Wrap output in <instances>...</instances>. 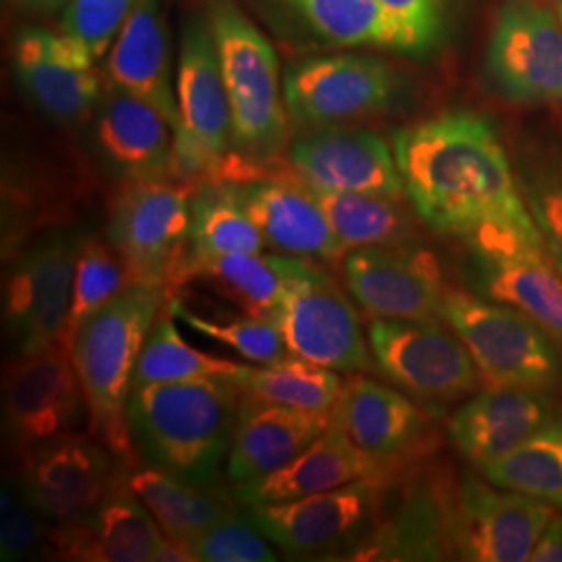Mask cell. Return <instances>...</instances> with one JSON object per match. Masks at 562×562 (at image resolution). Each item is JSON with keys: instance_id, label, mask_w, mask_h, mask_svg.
<instances>
[{"instance_id": "6da1fadb", "label": "cell", "mask_w": 562, "mask_h": 562, "mask_svg": "<svg viewBox=\"0 0 562 562\" xmlns=\"http://www.w3.org/2000/svg\"><path fill=\"white\" fill-rule=\"evenodd\" d=\"M394 157L419 220L467 252L542 241L501 138L482 115L454 111L398 130Z\"/></svg>"}, {"instance_id": "7a4b0ae2", "label": "cell", "mask_w": 562, "mask_h": 562, "mask_svg": "<svg viewBox=\"0 0 562 562\" xmlns=\"http://www.w3.org/2000/svg\"><path fill=\"white\" fill-rule=\"evenodd\" d=\"M240 401V385L225 375L136 387L127 401L134 450L142 462L213 487L229 459Z\"/></svg>"}, {"instance_id": "3957f363", "label": "cell", "mask_w": 562, "mask_h": 562, "mask_svg": "<svg viewBox=\"0 0 562 562\" xmlns=\"http://www.w3.org/2000/svg\"><path fill=\"white\" fill-rule=\"evenodd\" d=\"M165 302V285L132 281L81 323L69 350L86 401L90 434L127 467L136 462L127 427V401L142 346Z\"/></svg>"}, {"instance_id": "277c9868", "label": "cell", "mask_w": 562, "mask_h": 562, "mask_svg": "<svg viewBox=\"0 0 562 562\" xmlns=\"http://www.w3.org/2000/svg\"><path fill=\"white\" fill-rule=\"evenodd\" d=\"M278 257L281 292L273 319L290 355L334 371L364 373L373 352L362 334L361 317L338 280L322 262Z\"/></svg>"}, {"instance_id": "5b68a950", "label": "cell", "mask_w": 562, "mask_h": 562, "mask_svg": "<svg viewBox=\"0 0 562 562\" xmlns=\"http://www.w3.org/2000/svg\"><path fill=\"white\" fill-rule=\"evenodd\" d=\"M211 32L229 97L232 140L240 157L271 159L288 130L276 50L229 2L215 4Z\"/></svg>"}, {"instance_id": "8992f818", "label": "cell", "mask_w": 562, "mask_h": 562, "mask_svg": "<svg viewBox=\"0 0 562 562\" xmlns=\"http://www.w3.org/2000/svg\"><path fill=\"white\" fill-rule=\"evenodd\" d=\"M442 319L469 348L485 385L552 390L561 382V346L521 311L480 294L448 290Z\"/></svg>"}, {"instance_id": "52a82bcc", "label": "cell", "mask_w": 562, "mask_h": 562, "mask_svg": "<svg viewBox=\"0 0 562 562\" xmlns=\"http://www.w3.org/2000/svg\"><path fill=\"white\" fill-rule=\"evenodd\" d=\"M180 125L173 132V173L183 180H223L232 109L213 32L194 21L181 36L178 59Z\"/></svg>"}, {"instance_id": "ba28073f", "label": "cell", "mask_w": 562, "mask_h": 562, "mask_svg": "<svg viewBox=\"0 0 562 562\" xmlns=\"http://www.w3.org/2000/svg\"><path fill=\"white\" fill-rule=\"evenodd\" d=\"M192 234V190L186 183L132 180L111 209L106 240L132 281L169 290Z\"/></svg>"}, {"instance_id": "9c48e42d", "label": "cell", "mask_w": 562, "mask_h": 562, "mask_svg": "<svg viewBox=\"0 0 562 562\" xmlns=\"http://www.w3.org/2000/svg\"><path fill=\"white\" fill-rule=\"evenodd\" d=\"M367 338L383 375L423 404H450L485 385L469 348L438 322L371 319Z\"/></svg>"}, {"instance_id": "30bf717a", "label": "cell", "mask_w": 562, "mask_h": 562, "mask_svg": "<svg viewBox=\"0 0 562 562\" xmlns=\"http://www.w3.org/2000/svg\"><path fill=\"white\" fill-rule=\"evenodd\" d=\"M80 241L74 234L53 232L13 255L2 317L15 355L63 348Z\"/></svg>"}, {"instance_id": "8fae6325", "label": "cell", "mask_w": 562, "mask_h": 562, "mask_svg": "<svg viewBox=\"0 0 562 562\" xmlns=\"http://www.w3.org/2000/svg\"><path fill=\"white\" fill-rule=\"evenodd\" d=\"M86 413L71 355L53 346L15 355L2 378V422L11 452L25 459L36 446L76 434Z\"/></svg>"}, {"instance_id": "7c38bea8", "label": "cell", "mask_w": 562, "mask_h": 562, "mask_svg": "<svg viewBox=\"0 0 562 562\" xmlns=\"http://www.w3.org/2000/svg\"><path fill=\"white\" fill-rule=\"evenodd\" d=\"M557 508L538 498L504 490L482 473H464L452 485L450 546L471 562L529 561Z\"/></svg>"}, {"instance_id": "4fadbf2b", "label": "cell", "mask_w": 562, "mask_h": 562, "mask_svg": "<svg viewBox=\"0 0 562 562\" xmlns=\"http://www.w3.org/2000/svg\"><path fill=\"white\" fill-rule=\"evenodd\" d=\"M392 477H369L285 503L250 504L246 515L281 552L299 559L359 542L382 510Z\"/></svg>"}, {"instance_id": "5bb4252c", "label": "cell", "mask_w": 562, "mask_h": 562, "mask_svg": "<svg viewBox=\"0 0 562 562\" xmlns=\"http://www.w3.org/2000/svg\"><path fill=\"white\" fill-rule=\"evenodd\" d=\"M94 436H60L21 459V490L50 525L86 522L127 469Z\"/></svg>"}, {"instance_id": "9a60e30c", "label": "cell", "mask_w": 562, "mask_h": 562, "mask_svg": "<svg viewBox=\"0 0 562 562\" xmlns=\"http://www.w3.org/2000/svg\"><path fill=\"white\" fill-rule=\"evenodd\" d=\"M396 92V78L369 55H329L292 65L283 76L288 117L304 130L341 125L380 113Z\"/></svg>"}, {"instance_id": "2e32d148", "label": "cell", "mask_w": 562, "mask_h": 562, "mask_svg": "<svg viewBox=\"0 0 562 562\" xmlns=\"http://www.w3.org/2000/svg\"><path fill=\"white\" fill-rule=\"evenodd\" d=\"M485 67L508 101L562 104V23L533 0H506Z\"/></svg>"}, {"instance_id": "e0dca14e", "label": "cell", "mask_w": 562, "mask_h": 562, "mask_svg": "<svg viewBox=\"0 0 562 562\" xmlns=\"http://www.w3.org/2000/svg\"><path fill=\"white\" fill-rule=\"evenodd\" d=\"M352 299L371 319H442L446 288L438 259L413 244L362 246L341 259Z\"/></svg>"}, {"instance_id": "ac0fdd59", "label": "cell", "mask_w": 562, "mask_h": 562, "mask_svg": "<svg viewBox=\"0 0 562 562\" xmlns=\"http://www.w3.org/2000/svg\"><path fill=\"white\" fill-rule=\"evenodd\" d=\"M331 423L390 473L422 459L436 443L434 423L422 406L359 373L341 383Z\"/></svg>"}, {"instance_id": "d6986e66", "label": "cell", "mask_w": 562, "mask_h": 562, "mask_svg": "<svg viewBox=\"0 0 562 562\" xmlns=\"http://www.w3.org/2000/svg\"><path fill=\"white\" fill-rule=\"evenodd\" d=\"M288 159L306 186L401 201L406 196L394 150L380 134L341 125L317 127L290 144Z\"/></svg>"}, {"instance_id": "ffe728a7", "label": "cell", "mask_w": 562, "mask_h": 562, "mask_svg": "<svg viewBox=\"0 0 562 562\" xmlns=\"http://www.w3.org/2000/svg\"><path fill=\"white\" fill-rule=\"evenodd\" d=\"M94 57L81 42L48 30H23L15 42V69L30 99L59 123H76L101 101Z\"/></svg>"}, {"instance_id": "44dd1931", "label": "cell", "mask_w": 562, "mask_h": 562, "mask_svg": "<svg viewBox=\"0 0 562 562\" xmlns=\"http://www.w3.org/2000/svg\"><path fill=\"white\" fill-rule=\"evenodd\" d=\"M244 209L261 229L267 246L283 257L338 262L346 248L336 236L311 186L301 178L234 181Z\"/></svg>"}, {"instance_id": "7402d4cb", "label": "cell", "mask_w": 562, "mask_h": 562, "mask_svg": "<svg viewBox=\"0 0 562 562\" xmlns=\"http://www.w3.org/2000/svg\"><path fill=\"white\" fill-rule=\"evenodd\" d=\"M557 417L550 390L485 385L454 411L448 434L464 459L480 467L508 454Z\"/></svg>"}, {"instance_id": "603a6c76", "label": "cell", "mask_w": 562, "mask_h": 562, "mask_svg": "<svg viewBox=\"0 0 562 562\" xmlns=\"http://www.w3.org/2000/svg\"><path fill=\"white\" fill-rule=\"evenodd\" d=\"M467 280L475 294L508 304L542 325L562 348V273L543 241L467 252Z\"/></svg>"}, {"instance_id": "cb8c5ba5", "label": "cell", "mask_w": 562, "mask_h": 562, "mask_svg": "<svg viewBox=\"0 0 562 562\" xmlns=\"http://www.w3.org/2000/svg\"><path fill=\"white\" fill-rule=\"evenodd\" d=\"M167 540L161 525L123 477L80 525H53L48 548L65 561L150 562Z\"/></svg>"}, {"instance_id": "d4e9b609", "label": "cell", "mask_w": 562, "mask_h": 562, "mask_svg": "<svg viewBox=\"0 0 562 562\" xmlns=\"http://www.w3.org/2000/svg\"><path fill=\"white\" fill-rule=\"evenodd\" d=\"M369 477H392V473L369 459L331 423L315 442L278 471L250 482L234 483L229 496L244 506L285 503Z\"/></svg>"}, {"instance_id": "484cf974", "label": "cell", "mask_w": 562, "mask_h": 562, "mask_svg": "<svg viewBox=\"0 0 562 562\" xmlns=\"http://www.w3.org/2000/svg\"><path fill=\"white\" fill-rule=\"evenodd\" d=\"M452 485L436 477L408 483L390 519L350 548L348 561H442L450 546Z\"/></svg>"}, {"instance_id": "4316f807", "label": "cell", "mask_w": 562, "mask_h": 562, "mask_svg": "<svg viewBox=\"0 0 562 562\" xmlns=\"http://www.w3.org/2000/svg\"><path fill=\"white\" fill-rule=\"evenodd\" d=\"M331 425V413H306L241 394L227 480L250 482L278 471Z\"/></svg>"}, {"instance_id": "83f0119b", "label": "cell", "mask_w": 562, "mask_h": 562, "mask_svg": "<svg viewBox=\"0 0 562 562\" xmlns=\"http://www.w3.org/2000/svg\"><path fill=\"white\" fill-rule=\"evenodd\" d=\"M106 76L111 86L155 104L173 132L180 125L178 90L161 18V0H136L132 13L109 48Z\"/></svg>"}, {"instance_id": "f1b7e54d", "label": "cell", "mask_w": 562, "mask_h": 562, "mask_svg": "<svg viewBox=\"0 0 562 562\" xmlns=\"http://www.w3.org/2000/svg\"><path fill=\"white\" fill-rule=\"evenodd\" d=\"M102 153L127 180L173 173V127L161 111L140 97L111 86L97 115Z\"/></svg>"}, {"instance_id": "f546056e", "label": "cell", "mask_w": 562, "mask_h": 562, "mask_svg": "<svg viewBox=\"0 0 562 562\" xmlns=\"http://www.w3.org/2000/svg\"><path fill=\"white\" fill-rule=\"evenodd\" d=\"M125 480L161 525L162 533L186 548L238 504L215 487L186 482L148 462L127 467Z\"/></svg>"}, {"instance_id": "4dcf8cb0", "label": "cell", "mask_w": 562, "mask_h": 562, "mask_svg": "<svg viewBox=\"0 0 562 562\" xmlns=\"http://www.w3.org/2000/svg\"><path fill=\"white\" fill-rule=\"evenodd\" d=\"M267 241L250 220L234 181L213 180L192 194V234L186 257L211 259L232 252H265Z\"/></svg>"}, {"instance_id": "1f68e13d", "label": "cell", "mask_w": 562, "mask_h": 562, "mask_svg": "<svg viewBox=\"0 0 562 562\" xmlns=\"http://www.w3.org/2000/svg\"><path fill=\"white\" fill-rule=\"evenodd\" d=\"M190 280L213 283L225 299L257 317H271L280 301L281 271L276 255L232 252L211 259L183 257L169 288Z\"/></svg>"}, {"instance_id": "d6a6232c", "label": "cell", "mask_w": 562, "mask_h": 562, "mask_svg": "<svg viewBox=\"0 0 562 562\" xmlns=\"http://www.w3.org/2000/svg\"><path fill=\"white\" fill-rule=\"evenodd\" d=\"M236 382L244 396L306 413H331L344 383L334 369L294 355L259 367L246 364Z\"/></svg>"}, {"instance_id": "836d02e7", "label": "cell", "mask_w": 562, "mask_h": 562, "mask_svg": "<svg viewBox=\"0 0 562 562\" xmlns=\"http://www.w3.org/2000/svg\"><path fill=\"white\" fill-rule=\"evenodd\" d=\"M346 250L362 246H406L417 227L396 199L313 190Z\"/></svg>"}, {"instance_id": "e575fe53", "label": "cell", "mask_w": 562, "mask_h": 562, "mask_svg": "<svg viewBox=\"0 0 562 562\" xmlns=\"http://www.w3.org/2000/svg\"><path fill=\"white\" fill-rule=\"evenodd\" d=\"M492 485L562 510V419L557 417L496 461L475 467Z\"/></svg>"}, {"instance_id": "d590c367", "label": "cell", "mask_w": 562, "mask_h": 562, "mask_svg": "<svg viewBox=\"0 0 562 562\" xmlns=\"http://www.w3.org/2000/svg\"><path fill=\"white\" fill-rule=\"evenodd\" d=\"M173 315L165 308L153 323L146 341L142 346L140 359L136 364L132 390L146 387L155 383L188 382L199 378H238L246 364L225 361L196 350L181 338Z\"/></svg>"}, {"instance_id": "8d00e7d4", "label": "cell", "mask_w": 562, "mask_h": 562, "mask_svg": "<svg viewBox=\"0 0 562 562\" xmlns=\"http://www.w3.org/2000/svg\"><path fill=\"white\" fill-rule=\"evenodd\" d=\"M323 38L336 44L392 46L417 50L411 32L383 9L380 0H296Z\"/></svg>"}, {"instance_id": "74e56055", "label": "cell", "mask_w": 562, "mask_h": 562, "mask_svg": "<svg viewBox=\"0 0 562 562\" xmlns=\"http://www.w3.org/2000/svg\"><path fill=\"white\" fill-rule=\"evenodd\" d=\"M132 278L111 241L83 238L78 250L63 348L69 352L81 323L113 301Z\"/></svg>"}, {"instance_id": "f35d334b", "label": "cell", "mask_w": 562, "mask_h": 562, "mask_svg": "<svg viewBox=\"0 0 562 562\" xmlns=\"http://www.w3.org/2000/svg\"><path fill=\"white\" fill-rule=\"evenodd\" d=\"M165 308L196 334L225 344L248 361L259 364L278 361L288 352L280 325L273 317H257L246 313L244 317L234 319H213L190 311L180 299H167Z\"/></svg>"}, {"instance_id": "ab89813d", "label": "cell", "mask_w": 562, "mask_h": 562, "mask_svg": "<svg viewBox=\"0 0 562 562\" xmlns=\"http://www.w3.org/2000/svg\"><path fill=\"white\" fill-rule=\"evenodd\" d=\"M188 550L196 562H273L280 559L252 519L236 510L206 529Z\"/></svg>"}, {"instance_id": "60d3db41", "label": "cell", "mask_w": 562, "mask_h": 562, "mask_svg": "<svg viewBox=\"0 0 562 562\" xmlns=\"http://www.w3.org/2000/svg\"><path fill=\"white\" fill-rule=\"evenodd\" d=\"M136 0H69L63 32L81 42L94 59L113 46Z\"/></svg>"}, {"instance_id": "b9f144b4", "label": "cell", "mask_w": 562, "mask_h": 562, "mask_svg": "<svg viewBox=\"0 0 562 562\" xmlns=\"http://www.w3.org/2000/svg\"><path fill=\"white\" fill-rule=\"evenodd\" d=\"M42 513L15 485L0 492V561H23L48 546L50 529L42 522Z\"/></svg>"}, {"instance_id": "7bdbcfd3", "label": "cell", "mask_w": 562, "mask_h": 562, "mask_svg": "<svg viewBox=\"0 0 562 562\" xmlns=\"http://www.w3.org/2000/svg\"><path fill=\"white\" fill-rule=\"evenodd\" d=\"M521 194L548 257L562 273V169L543 167L536 171L522 181Z\"/></svg>"}, {"instance_id": "ee69618b", "label": "cell", "mask_w": 562, "mask_h": 562, "mask_svg": "<svg viewBox=\"0 0 562 562\" xmlns=\"http://www.w3.org/2000/svg\"><path fill=\"white\" fill-rule=\"evenodd\" d=\"M411 32L419 48L429 46L440 30V0H380Z\"/></svg>"}, {"instance_id": "f6af8a7d", "label": "cell", "mask_w": 562, "mask_h": 562, "mask_svg": "<svg viewBox=\"0 0 562 562\" xmlns=\"http://www.w3.org/2000/svg\"><path fill=\"white\" fill-rule=\"evenodd\" d=\"M531 562H562V515H554L536 543Z\"/></svg>"}, {"instance_id": "bcb514c9", "label": "cell", "mask_w": 562, "mask_h": 562, "mask_svg": "<svg viewBox=\"0 0 562 562\" xmlns=\"http://www.w3.org/2000/svg\"><path fill=\"white\" fill-rule=\"evenodd\" d=\"M557 15H559V20H561L562 23V0L557 2Z\"/></svg>"}, {"instance_id": "7dc6e473", "label": "cell", "mask_w": 562, "mask_h": 562, "mask_svg": "<svg viewBox=\"0 0 562 562\" xmlns=\"http://www.w3.org/2000/svg\"><path fill=\"white\" fill-rule=\"evenodd\" d=\"M36 2H42V4H44V2H55V0H36Z\"/></svg>"}]
</instances>
